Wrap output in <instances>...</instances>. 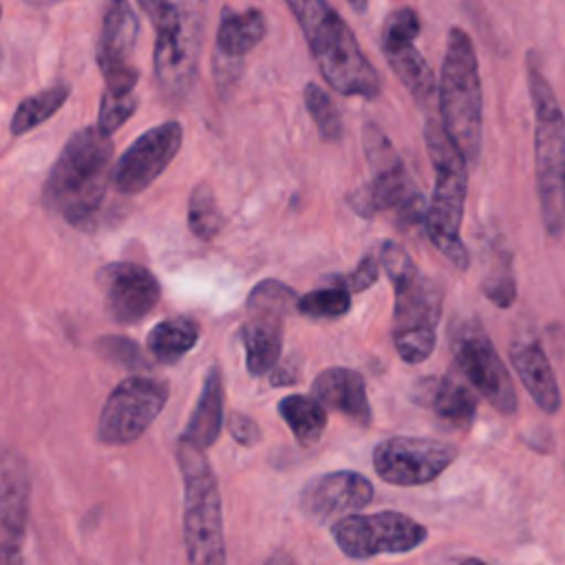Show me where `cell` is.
Segmentation results:
<instances>
[{
  "mask_svg": "<svg viewBox=\"0 0 565 565\" xmlns=\"http://www.w3.org/2000/svg\"><path fill=\"white\" fill-rule=\"evenodd\" d=\"M113 141L99 126L77 130L64 143L44 183V203L75 227H90L102 210Z\"/></svg>",
  "mask_w": 565,
  "mask_h": 565,
  "instance_id": "6da1fadb",
  "label": "cell"
},
{
  "mask_svg": "<svg viewBox=\"0 0 565 565\" xmlns=\"http://www.w3.org/2000/svg\"><path fill=\"white\" fill-rule=\"evenodd\" d=\"M380 263L393 282V342L399 358L408 364L424 362L437 340L444 294L441 287L422 276L408 252L395 241H382Z\"/></svg>",
  "mask_w": 565,
  "mask_h": 565,
  "instance_id": "7a4b0ae2",
  "label": "cell"
},
{
  "mask_svg": "<svg viewBox=\"0 0 565 565\" xmlns=\"http://www.w3.org/2000/svg\"><path fill=\"white\" fill-rule=\"evenodd\" d=\"M426 148L435 170L433 194L426 205V234L433 245L457 267L468 269L470 256L461 241V221L468 192V161L455 141L448 137L444 124L435 119L424 128Z\"/></svg>",
  "mask_w": 565,
  "mask_h": 565,
  "instance_id": "3957f363",
  "label": "cell"
},
{
  "mask_svg": "<svg viewBox=\"0 0 565 565\" xmlns=\"http://www.w3.org/2000/svg\"><path fill=\"white\" fill-rule=\"evenodd\" d=\"M154 26V79L168 99H183L196 77L203 0H139Z\"/></svg>",
  "mask_w": 565,
  "mask_h": 565,
  "instance_id": "277c9868",
  "label": "cell"
},
{
  "mask_svg": "<svg viewBox=\"0 0 565 565\" xmlns=\"http://www.w3.org/2000/svg\"><path fill=\"white\" fill-rule=\"evenodd\" d=\"M441 124L468 163H477L483 137V93L479 62L470 35L452 26L439 77Z\"/></svg>",
  "mask_w": 565,
  "mask_h": 565,
  "instance_id": "5b68a950",
  "label": "cell"
},
{
  "mask_svg": "<svg viewBox=\"0 0 565 565\" xmlns=\"http://www.w3.org/2000/svg\"><path fill=\"white\" fill-rule=\"evenodd\" d=\"M527 84L534 106V172L541 221L550 236L565 230V115L545 79L530 60Z\"/></svg>",
  "mask_w": 565,
  "mask_h": 565,
  "instance_id": "8992f818",
  "label": "cell"
},
{
  "mask_svg": "<svg viewBox=\"0 0 565 565\" xmlns=\"http://www.w3.org/2000/svg\"><path fill=\"white\" fill-rule=\"evenodd\" d=\"M177 461L183 475V543L190 563H225L221 494L203 448L181 435Z\"/></svg>",
  "mask_w": 565,
  "mask_h": 565,
  "instance_id": "52a82bcc",
  "label": "cell"
},
{
  "mask_svg": "<svg viewBox=\"0 0 565 565\" xmlns=\"http://www.w3.org/2000/svg\"><path fill=\"white\" fill-rule=\"evenodd\" d=\"M362 148L371 168V181L353 192V207L369 216L380 210L395 212L397 221L406 227L424 223L426 205L411 181L399 154L395 152L388 137L375 124H364L362 128Z\"/></svg>",
  "mask_w": 565,
  "mask_h": 565,
  "instance_id": "ba28073f",
  "label": "cell"
},
{
  "mask_svg": "<svg viewBox=\"0 0 565 565\" xmlns=\"http://www.w3.org/2000/svg\"><path fill=\"white\" fill-rule=\"evenodd\" d=\"M307 44L322 77L335 93L364 99L380 95V75L362 53L351 26L338 11L313 35L307 38Z\"/></svg>",
  "mask_w": 565,
  "mask_h": 565,
  "instance_id": "9c48e42d",
  "label": "cell"
},
{
  "mask_svg": "<svg viewBox=\"0 0 565 565\" xmlns=\"http://www.w3.org/2000/svg\"><path fill=\"white\" fill-rule=\"evenodd\" d=\"M298 305L291 287L280 280H260L247 296V320L238 338L245 349V366L258 377L271 371L282 347V324L289 309Z\"/></svg>",
  "mask_w": 565,
  "mask_h": 565,
  "instance_id": "30bf717a",
  "label": "cell"
},
{
  "mask_svg": "<svg viewBox=\"0 0 565 565\" xmlns=\"http://www.w3.org/2000/svg\"><path fill=\"white\" fill-rule=\"evenodd\" d=\"M331 536L349 558H373L380 554H404L428 539V530L415 519L384 510L375 514H344L333 521Z\"/></svg>",
  "mask_w": 565,
  "mask_h": 565,
  "instance_id": "8fae6325",
  "label": "cell"
},
{
  "mask_svg": "<svg viewBox=\"0 0 565 565\" xmlns=\"http://www.w3.org/2000/svg\"><path fill=\"white\" fill-rule=\"evenodd\" d=\"M168 382L154 375H130L121 380L104 402L97 437L110 446L139 439L168 402Z\"/></svg>",
  "mask_w": 565,
  "mask_h": 565,
  "instance_id": "7c38bea8",
  "label": "cell"
},
{
  "mask_svg": "<svg viewBox=\"0 0 565 565\" xmlns=\"http://www.w3.org/2000/svg\"><path fill=\"white\" fill-rule=\"evenodd\" d=\"M452 351L472 388H477V393L483 395L499 413L512 415L516 411L512 377L479 320H463L452 329Z\"/></svg>",
  "mask_w": 565,
  "mask_h": 565,
  "instance_id": "4fadbf2b",
  "label": "cell"
},
{
  "mask_svg": "<svg viewBox=\"0 0 565 565\" xmlns=\"http://www.w3.org/2000/svg\"><path fill=\"white\" fill-rule=\"evenodd\" d=\"M457 452V446L439 439L388 437L375 446L373 468L391 486H422L437 479Z\"/></svg>",
  "mask_w": 565,
  "mask_h": 565,
  "instance_id": "5bb4252c",
  "label": "cell"
},
{
  "mask_svg": "<svg viewBox=\"0 0 565 565\" xmlns=\"http://www.w3.org/2000/svg\"><path fill=\"white\" fill-rule=\"evenodd\" d=\"M139 35V18L128 0H108L97 35V66L104 75V90L135 93L139 71L130 57Z\"/></svg>",
  "mask_w": 565,
  "mask_h": 565,
  "instance_id": "9a60e30c",
  "label": "cell"
},
{
  "mask_svg": "<svg viewBox=\"0 0 565 565\" xmlns=\"http://www.w3.org/2000/svg\"><path fill=\"white\" fill-rule=\"evenodd\" d=\"M183 141V128L170 119L139 135L117 159L113 183L121 194L143 192L177 157Z\"/></svg>",
  "mask_w": 565,
  "mask_h": 565,
  "instance_id": "2e32d148",
  "label": "cell"
},
{
  "mask_svg": "<svg viewBox=\"0 0 565 565\" xmlns=\"http://www.w3.org/2000/svg\"><path fill=\"white\" fill-rule=\"evenodd\" d=\"M97 285L104 294L110 318L119 324L143 320L159 302L157 278L137 263H108L97 271Z\"/></svg>",
  "mask_w": 565,
  "mask_h": 565,
  "instance_id": "e0dca14e",
  "label": "cell"
},
{
  "mask_svg": "<svg viewBox=\"0 0 565 565\" xmlns=\"http://www.w3.org/2000/svg\"><path fill=\"white\" fill-rule=\"evenodd\" d=\"M371 501L373 483L353 470L324 472L311 479L300 492L302 512L318 523L333 521L340 514L358 512Z\"/></svg>",
  "mask_w": 565,
  "mask_h": 565,
  "instance_id": "ac0fdd59",
  "label": "cell"
},
{
  "mask_svg": "<svg viewBox=\"0 0 565 565\" xmlns=\"http://www.w3.org/2000/svg\"><path fill=\"white\" fill-rule=\"evenodd\" d=\"M2 501H0V530H2V563H22V543L29 512V472L24 459L15 450L2 457Z\"/></svg>",
  "mask_w": 565,
  "mask_h": 565,
  "instance_id": "d6986e66",
  "label": "cell"
},
{
  "mask_svg": "<svg viewBox=\"0 0 565 565\" xmlns=\"http://www.w3.org/2000/svg\"><path fill=\"white\" fill-rule=\"evenodd\" d=\"M510 362L534 404L545 415H556L561 408V388L541 342L532 335H519L510 344Z\"/></svg>",
  "mask_w": 565,
  "mask_h": 565,
  "instance_id": "ffe728a7",
  "label": "cell"
},
{
  "mask_svg": "<svg viewBox=\"0 0 565 565\" xmlns=\"http://www.w3.org/2000/svg\"><path fill=\"white\" fill-rule=\"evenodd\" d=\"M311 395H316L327 408L342 413L360 426H369L373 419L371 404L366 397L364 377L347 366L324 369L311 382Z\"/></svg>",
  "mask_w": 565,
  "mask_h": 565,
  "instance_id": "44dd1931",
  "label": "cell"
},
{
  "mask_svg": "<svg viewBox=\"0 0 565 565\" xmlns=\"http://www.w3.org/2000/svg\"><path fill=\"white\" fill-rule=\"evenodd\" d=\"M267 20L258 9L234 11L223 7L218 26H216V46H214V68L238 64L249 51H254L265 38Z\"/></svg>",
  "mask_w": 565,
  "mask_h": 565,
  "instance_id": "7402d4cb",
  "label": "cell"
},
{
  "mask_svg": "<svg viewBox=\"0 0 565 565\" xmlns=\"http://www.w3.org/2000/svg\"><path fill=\"white\" fill-rule=\"evenodd\" d=\"M424 399L448 428H468L477 415V395L452 375L424 380Z\"/></svg>",
  "mask_w": 565,
  "mask_h": 565,
  "instance_id": "603a6c76",
  "label": "cell"
},
{
  "mask_svg": "<svg viewBox=\"0 0 565 565\" xmlns=\"http://www.w3.org/2000/svg\"><path fill=\"white\" fill-rule=\"evenodd\" d=\"M223 426V380H221V371L218 366H210L203 384H201V393L196 397V406L185 424L183 437H188L190 441H194L199 448H210L221 433Z\"/></svg>",
  "mask_w": 565,
  "mask_h": 565,
  "instance_id": "cb8c5ba5",
  "label": "cell"
},
{
  "mask_svg": "<svg viewBox=\"0 0 565 565\" xmlns=\"http://www.w3.org/2000/svg\"><path fill=\"white\" fill-rule=\"evenodd\" d=\"M391 71L419 106H428L435 95V75L413 42L380 46Z\"/></svg>",
  "mask_w": 565,
  "mask_h": 565,
  "instance_id": "d4e9b609",
  "label": "cell"
},
{
  "mask_svg": "<svg viewBox=\"0 0 565 565\" xmlns=\"http://www.w3.org/2000/svg\"><path fill=\"white\" fill-rule=\"evenodd\" d=\"M196 342H199V322L185 316L157 322L146 338L148 351L161 364L179 362Z\"/></svg>",
  "mask_w": 565,
  "mask_h": 565,
  "instance_id": "484cf974",
  "label": "cell"
},
{
  "mask_svg": "<svg viewBox=\"0 0 565 565\" xmlns=\"http://www.w3.org/2000/svg\"><path fill=\"white\" fill-rule=\"evenodd\" d=\"M278 415L302 446L320 441L327 428V406L316 395H287L278 402Z\"/></svg>",
  "mask_w": 565,
  "mask_h": 565,
  "instance_id": "4316f807",
  "label": "cell"
},
{
  "mask_svg": "<svg viewBox=\"0 0 565 565\" xmlns=\"http://www.w3.org/2000/svg\"><path fill=\"white\" fill-rule=\"evenodd\" d=\"M68 95H71V86L60 82V84H53V86L35 93V95L24 97L11 117V124H9L11 135L13 137L24 135V132L33 130L35 126L44 124L49 117H53L64 106Z\"/></svg>",
  "mask_w": 565,
  "mask_h": 565,
  "instance_id": "83f0119b",
  "label": "cell"
},
{
  "mask_svg": "<svg viewBox=\"0 0 565 565\" xmlns=\"http://www.w3.org/2000/svg\"><path fill=\"white\" fill-rule=\"evenodd\" d=\"M188 225L190 232L201 241H212L223 227V212L216 203L214 190L207 183L194 185L188 201Z\"/></svg>",
  "mask_w": 565,
  "mask_h": 565,
  "instance_id": "f1b7e54d",
  "label": "cell"
},
{
  "mask_svg": "<svg viewBox=\"0 0 565 565\" xmlns=\"http://www.w3.org/2000/svg\"><path fill=\"white\" fill-rule=\"evenodd\" d=\"M302 99H305L307 113L313 119L320 135L327 141H338L342 137V117H340V110L335 108L331 95L316 82H307L305 90H302Z\"/></svg>",
  "mask_w": 565,
  "mask_h": 565,
  "instance_id": "f546056e",
  "label": "cell"
},
{
  "mask_svg": "<svg viewBox=\"0 0 565 565\" xmlns=\"http://www.w3.org/2000/svg\"><path fill=\"white\" fill-rule=\"evenodd\" d=\"M296 307L309 318H340L351 309V291L342 285L313 289L298 298Z\"/></svg>",
  "mask_w": 565,
  "mask_h": 565,
  "instance_id": "4dcf8cb0",
  "label": "cell"
},
{
  "mask_svg": "<svg viewBox=\"0 0 565 565\" xmlns=\"http://www.w3.org/2000/svg\"><path fill=\"white\" fill-rule=\"evenodd\" d=\"M481 291L488 296V300L501 309L510 307L516 298V280L512 271V258L508 252H499L492 260L490 271L486 274L481 282Z\"/></svg>",
  "mask_w": 565,
  "mask_h": 565,
  "instance_id": "1f68e13d",
  "label": "cell"
},
{
  "mask_svg": "<svg viewBox=\"0 0 565 565\" xmlns=\"http://www.w3.org/2000/svg\"><path fill=\"white\" fill-rule=\"evenodd\" d=\"M419 31H422V20L417 11L411 7H399L386 15L380 31V46L415 42Z\"/></svg>",
  "mask_w": 565,
  "mask_h": 565,
  "instance_id": "d6a6232c",
  "label": "cell"
},
{
  "mask_svg": "<svg viewBox=\"0 0 565 565\" xmlns=\"http://www.w3.org/2000/svg\"><path fill=\"white\" fill-rule=\"evenodd\" d=\"M137 104H139L137 93L104 90L102 104H99V115H97V126L108 135L115 132L124 121H128L135 115Z\"/></svg>",
  "mask_w": 565,
  "mask_h": 565,
  "instance_id": "836d02e7",
  "label": "cell"
},
{
  "mask_svg": "<svg viewBox=\"0 0 565 565\" xmlns=\"http://www.w3.org/2000/svg\"><path fill=\"white\" fill-rule=\"evenodd\" d=\"M95 349L110 362H117L121 366H128V369H139V366H146V360L139 351V347L128 340V338H121V335H104L95 342Z\"/></svg>",
  "mask_w": 565,
  "mask_h": 565,
  "instance_id": "e575fe53",
  "label": "cell"
},
{
  "mask_svg": "<svg viewBox=\"0 0 565 565\" xmlns=\"http://www.w3.org/2000/svg\"><path fill=\"white\" fill-rule=\"evenodd\" d=\"M285 2L291 9L296 22L300 24L305 38L313 35L335 13L327 0H285Z\"/></svg>",
  "mask_w": 565,
  "mask_h": 565,
  "instance_id": "d590c367",
  "label": "cell"
},
{
  "mask_svg": "<svg viewBox=\"0 0 565 565\" xmlns=\"http://www.w3.org/2000/svg\"><path fill=\"white\" fill-rule=\"evenodd\" d=\"M380 265H382V263L377 260V256H375L373 252H369V254L355 265L353 271H349V274H344V276L338 278V285L347 287L351 294L364 291V289H369L371 285H375V280H377V276H380Z\"/></svg>",
  "mask_w": 565,
  "mask_h": 565,
  "instance_id": "8d00e7d4",
  "label": "cell"
},
{
  "mask_svg": "<svg viewBox=\"0 0 565 565\" xmlns=\"http://www.w3.org/2000/svg\"><path fill=\"white\" fill-rule=\"evenodd\" d=\"M227 428H230V435L241 444V446H256L258 439H260V428L258 424L243 415V413H230V419H227Z\"/></svg>",
  "mask_w": 565,
  "mask_h": 565,
  "instance_id": "74e56055",
  "label": "cell"
},
{
  "mask_svg": "<svg viewBox=\"0 0 565 565\" xmlns=\"http://www.w3.org/2000/svg\"><path fill=\"white\" fill-rule=\"evenodd\" d=\"M298 380V371H296V366H294V360H289V362H285V364H280L276 371H274V375H271V384H294Z\"/></svg>",
  "mask_w": 565,
  "mask_h": 565,
  "instance_id": "f35d334b",
  "label": "cell"
},
{
  "mask_svg": "<svg viewBox=\"0 0 565 565\" xmlns=\"http://www.w3.org/2000/svg\"><path fill=\"white\" fill-rule=\"evenodd\" d=\"M349 2V7L353 9V11H358V13H364L366 11V4H369V0H347Z\"/></svg>",
  "mask_w": 565,
  "mask_h": 565,
  "instance_id": "ab89813d",
  "label": "cell"
},
{
  "mask_svg": "<svg viewBox=\"0 0 565 565\" xmlns=\"http://www.w3.org/2000/svg\"><path fill=\"white\" fill-rule=\"evenodd\" d=\"M31 7H38V9H42V7H51V4H57V2H62V0H26Z\"/></svg>",
  "mask_w": 565,
  "mask_h": 565,
  "instance_id": "60d3db41",
  "label": "cell"
}]
</instances>
